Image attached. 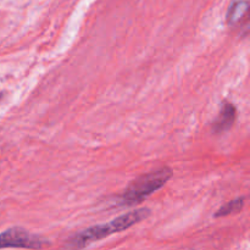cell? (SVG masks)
<instances>
[{
	"label": "cell",
	"instance_id": "6da1fadb",
	"mask_svg": "<svg viewBox=\"0 0 250 250\" xmlns=\"http://www.w3.org/2000/svg\"><path fill=\"white\" fill-rule=\"evenodd\" d=\"M149 215H150V210L146 209V208L129 211L127 214L116 217V219L107 222V224L97 225V226L89 227V229H83V231L73 234L72 237L68 238L67 246L71 247V248H83V247H87L90 243H93V242H98L114 233L126 231L129 227L134 226V225L146 220Z\"/></svg>",
	"mask_w": 250,
	"mask_h": 250
},
{
	"label": "cell",
	"instance_id": "7a4b0ae2",
	"mask_svg": "<svg viewBox=\"0 0 250 250\" xmlns=\"http://www.w3.org/2000/svg\"><path fill=\"white\" fill-rule=\"evenodd\" d=\"M170 167H160L155 171L139 176L132 181L119 198V204L124 207H133L146 200L149 195L160 189L172 177Z\"/></svg>",
	"mask_w": 250,
	"mask_h": 250
},
{
	"label": "cell",
	"instance_id": "3957f363",
	"mask_svg": "<svg viewBox=\"0 0 250 250\" xmlns=\"http://www.w3.org/2000/svg\"><path fill=\"white\" fill-rule=\"evenodd\" d=\"M48 246L43 238L29 233L21 227H12L0 233V248L41 249Z\"/></svg>",
	"mask_w": 250,
	"mask_h": 250
},
{
	"label": "cell",
	"instance_id": "277c9868",
	"mask_svg": "<svg viewBox=\"0 0 250 250\" xmlns=\"http://www.w3.org/2000/svg\"><path fill=\"white\" fill-rule=\"evenodd\" d=\"M236 116V106H234L232 103H224L222 109L220 110L219 116L216 117V120L214 121V125H212V129H214L215 133H222V132L231 128V127L233 126Z\"/></svg>",
	"mask_w": 250,
	"mask_h": 250
},
{
	"label": "cell",
	"instance_id": "5b68a950",
	"mask_svg": "<svg viewBox=\"0 0 250 250\" xmlns=\"http://www.w3.org/2000/svg\"><path fill=\"white\" fill-rule=\"evenodd\" d=\"M248 11V1L247 0H238L229 6L227 12V23L236 24L246 16Z\"/></svg>",
	"mask_w": 250,
	"mask_h": 250
},
{
	"label": "cell",
	"instance_id": "8992f818",
	"mask_svg": "<svg viewBox=\"0 0 250 250\" xmlns=\"http://www.w3.org/2000/svg\"><path fill=\"white\" fill-rule=\"evenodd\" d=\"M243 207H244V198L243 197L237 198V199L231 200V202H229L227 204H225L224 207L220 208V209L216 211V214H215V217H224V216H227V215L233 214V212H238L243 209Z\"/></svg>",
	"mask_w": 250,
	"mask_h": 250
},
{
	"label": "cell",
	"instance_id": "52a82bcc",
	"mask_svg": "<svg viewBox=\"0 0 250 250\" xmlns=\"http://www.w3.org/2000/svg\"><path fill=\"white\" fill-rule=\"evenodd\" d=\"M1 98H2V94H1V93H0V99H1Z\"/></svg>",
	"mask_w": 250,
	"mask_h": 250
}]
</instances>
